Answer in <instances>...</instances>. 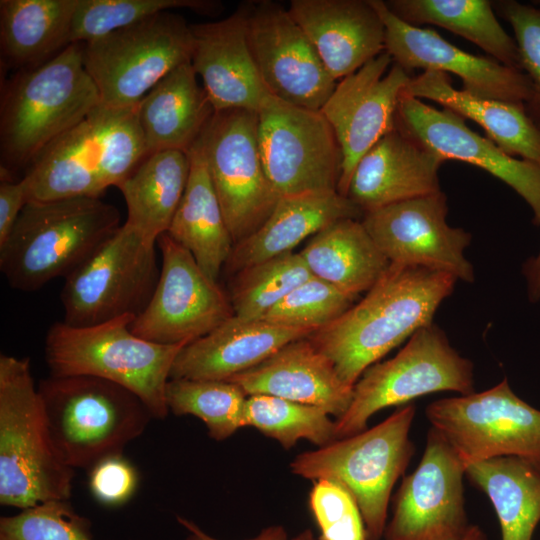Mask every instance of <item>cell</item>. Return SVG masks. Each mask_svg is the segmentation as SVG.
<instances>
[{"instance_id":"cell-5","label":"cell","mask_w":540,"mask_h":540,"mask_svg":"<svg viewBox=\"0 0 540 540\" xmlns=\"http://www.w3.org/2000/svg\"><path fill=\"white\" fill-rule=\"evenodd\" d=\"M74 469L57 454L28 357L0 355V503L68 500Z\"/></svg>"},{"instance_id":"cell-30","label":"cell","mask_w":540,"mask_h":540,"mask_svg":"<svg viewBox=\"0 0 540 540\" xmlns=\"http://www.w3.org/2000/svg\"><path fill=\"white\" fill-rule=\"evenodd\" d=\"M186 153L190 163L188 181L166 233L193 255L208 277L217 281L234 243L212 183L201 136Z\"/></svg>"},{"instance_id":"cell-2","label":"cell","mask_w":540,"mask_h":540,"mask_svg":"<svg viewBox=\"0 0 540 540\" xmlns=\"http://www.w3.org/2000/svg\"><path fill=\"white\" fill-rule=\"evenodd\" d=\"M138 105L99 104L45 147L22 177L29 201L100 197L118 187L146 158Z\"/></svg>"},{"instance_id":"cell-41","label":"cell","mask_w":540,"mask_h":540,"mask_svg":"<svg viewBox=\"0 0 540 540\" xmlns=\"http://www.w3.org/2000/svg\"><path fill=\"white\" fill-rule=\"evenodd\" d=\"M0 540H94L90 521L68 500H49L0 519Z\"/></svg>"},{"instance_id":"cell-33","label":"cell","mask_w":540,"mask_h":540,"mask_svg":"<svg viewBox=\"0 0 540 540\" xmlns=\"http://www.w3.org/2000/svg\"><path fill=\"white\" fill-rule=\"evenodd\" d=\"M190 163L186 152L162 150L146 156L118 189L127 206V220L147 240L170 227L184 194Z\"/></svg>"},{"instance_id":"cell-31","label":"cell","mask_w":540,"mask_h":540,"mask_svg":"<svg viewBox=\"0 0 540 540\" xmlns=\"http://www.w3.org/2000/svg\"><path fill=\"white\" fill-rule=\"evenodd\" d=\"M312 276L354 300L384 275L390 261L359 219L345 218L312 236L299 252Z\"/></svg>"},{"instance_id":"cell-10","label":"cell","mask_w":540,"mask_h":540,"mask_svg":"<svg viewBox=\"0 0 540 540\" xmlns=\"http://www.w3.org/2000/svg\"><path fill=\"white\" fill-rule=\"evenodd\" d=\"M193 33L186 19L161 12L83 44L84 66L101 104L133 107L167 74L189 63Z\"/></svg>"},{"instance_id":"cell-38","label":"cell","mask_w":540,"mask_h":540,"mask_svg":"<svg viewBox=\"0 0 540 540\" xmlns=\"http://www.w3.org/2000/svg\"><path fill=\"white\" fill-rule=\"evenodd\" d=\"M245 426L256 428L285 449L303 439L318 448L336 440L335 421L324 409L266 394L247 396Z\"/></svg>"},{"instance_id":"cell-35","label":"cell","mask_w":540,"mask_h":540,"mask_svg":"<svg viewBox=\"0 0 540 540\" xmlns=\"http://www.w3.org/2000/svg\"><path fill=\"white\" fill-rule=\"evenodd\" d=\"M388 8L413 26L432 24L474 43L490 57L521 70L519 51L495 17L488 0H390Z\"/></svg>"},{"instance_id":"cell-12","label":"cell","mask_w":540,"mask_h":540,"mask_svg":"<svg viewBox=\"0 0 540 540\" xmlns=\"http://www.w3.org/2000/svg\"><path fill=\"white\" fill-rule=\"evenodd\" d=\"M425 413L465 466L515 456L540 468V410L518 397L506 378L483 392L434 401Z\"/></svg>"},{"instance_id":"cell-4","label":"cell","mask_w":540,"mask_h":540,"mask_svg":"<svg viewBox=\"0 0 540 540\" xmlns=\"http://www.w3.org/2000/svg\"><path fill=\"white\" fill-rule=\"evenodd\" d=\"M120 212L100 197L29 201L0 245L10 287L32 292L66 278L119 229Z\"/></svg>"},{"instance_id":"cell-20","label":"cell","mask_w":540,"mask_h":540,"mask_svg":"<svg viewBox=\"0 0 540 540\" xmlns=\"http://www.w3.org/2000/svg\"><path fill=\"white\" fill-rule=\"evenodd\" d=\"M396 127L444 161L477 166L506 183L530 206L534 224L540 225L539 165L507 154L489 138L471 130L453 111L436 109L403 92Z\"/></svg>"},{"instance_id":"cell-22","label":"cell","mask_w":540,"mask_h":540,"mask_svg":"<svg viewBox=\"0 0 540 540\" xmlns=\"http://www.w3.org/2000/svg\"><path fill=\"white\" fill-rule=\"evenodd\" d=\"M252 1L229 16L191 25V64L215 111L241 108L258 112L270 94L255 64L248 40Z\"/></svg>"},{"instance_id":"cell-47","label":"cell","mask_w":540,"mask_h":540,"mask_svg":"<svg viewBox=\"0 0 540 540\" xmlns=\"http://www.w3.org/2000/svg\"><path fill=\"white\" fill-rule=\"evenodd\" d=\"M527 283L528 297L531 302L540 300V251L537 256L529 258L522 267Z\"/></svg>"},{"instance_id":"cell-29","label":"cell","mask_w":540,"mask_h":540,"mask_svg":"<svg viewBox=\"0 0 540 540\" xmlns=\"http://www.w3.org/2000/svg\"><path fill=\"white\" fill-rule=\"evenodd\" d=\"M404 94L428 99L478 124L503 151L540 166V129L524 104L487 99L453 87L449 74L423 71L412 78Z\"/></svg>"},{"instance_id":"cell-15","label":"cell","mask_w":540,"mask_h":540,"mask_svg":"<svg viewBox=\"0 0 540 540\" xmlns=\"http://www.w3.org/2000/svg\"><path fill=\"white\" fill-rule=\"evenodd\" d=\"M161 267L147 307L135 317V335L163 345H187L234 316L229 294L167 233L157 239Z\"/></svg>"},{"instance_id":"cell-27","label":"cell","mask_w":540,"mask_h":540,"mask_svg":"<svg viewBox=\"0 0 540 540\" xmlns=\"http://www.w3.org/2000/svg\"><path fill=\"white\" fill-rule=\"evenodd\" d=\"M363 211L337 191L282 196L266 221L236 243L225 264L231 273L292 252L301 241L333 222L359 219Z\"/></svg>"},{"instance_id":"cell-19","label":"cell","mask_w":540,"mask_h":540,"mask_svg":"<svg viewBox=\"0 0 540 540\" xmlns=\"http://www.w3.org/2000/svg\"><path fill=\"white\" fill-rule=\"evenodd\" d=\"M447 197L436 194L394 203L361 220L390 263L419 266L472 282L474 271L464 250L471 235L446 222Z\"/></svg>"},{"instance_id":"cell-7","label":"cell","mask_w":540,"mask_h":540,"mask_svg":"<svg viewBox=\"0 0 540 540\" xmlns=\"http://www.w3.org/2000/svg\"><path fill=\"white\" fill-rule=\"evenodd\" d=\"M37 388L53 446L73 469L122 454L153 418L138 396L105 379L49 376Z\"/></svg>"},{"instance_id":"cell-6","label":"cell","mask_w":540,"mask_h":540,"mask_svg":"<svg viewBox=\"0 0 540 540\" xmlns=\"http://www.w3.org/2000/svg\"><path fill=\"white\" fill-rule=\"evenodd\" d=\"M135 319L125 315L87 327L54 323L45 337L50 376H93L118 384L146 405L153 418L169 409L166 386L184 344L163 345L145 340L130 329Z\"/></svg>"},{"instance_id":"cell-44","label":"cell","mask_w":540,"mask_h":540,"mask_svg":"<svg viewBox=\"0 0 540 540\" xmlns=\"http://www.w3.org/2000/svg\"><path fill=\"white\" fill-rule=\"evenodd\" d=\"M138 474L122 454L106 457L89 469L92 495L107 506L126 503L135 493Z\"/></svg>"},{"instance_id":"cell-8","label":"cell","mask_w":540,"mask_h":540,"mask_svg":"<svg viewBox=\"0 0 540 540\" xmlns=\"http://www.w3.org/2000/svg\"><path fill=\"white\" fill-rule=\"evenodd\" d=\"M415 413L413 404L403 405L370 429L303 452L290 463L291 472L343 485L358 505L367 540H380L391 491L415 452L409 437Z\"/></svg>"},{"instance_id":"cell-17","label":"cell","mask_w":540,"mask_h":540,"mask_svg":"<svg viewBox=\"0 0 540 540\" xmlns=\"http://www.w3.org/2000/svg\"><path fill=\"white\" fill-rule=\"evenodd\" d=\"M411 77L382 52L342 78L320 109L331 125L342 153L337 192L347 197L362 156L396 128L400 96Z\"/></svg>"},{"instance_id":"cell-32","label":"cell","mask_w":540,"mask_h":540,"mask_svg":"<svg viewBox=\"0 0 540 540\" xmlns=\"http://www.w3.org/2000/svg\"><path fill=\"white\" fill-rule=\"evenodd\" d=\"M78 0H1L2 62L26 69L39 65L71 44Z\"/></svg>"},{"instance_id":"cell-24","label":"cell","mask_w":540,"mask_h":540,"mask_svg":"<svg viewBox=\"0 0 540 540\" xmlns=\"http://www.w3.org/2000/svg\"><path fill=\"white\" fill-rule=\"evenodd\" d=\"M445 161L397 127L359 160L347 197L363 213L441 192L438 172Z\"/></svg>"},{"instance_id":"cell-23","label":"cell","mask_w":540,"mask_h":540,"mask_svg":"<svg viewBox=\"0 0 540 540\" xmlns=\"http://www.w3.org/2000/svg\"><path fill=\"white\" fill-rule=\"evenodd\" d=\"M288 10L336 81L385 51V25L371 0H291Z\"/></svg>"},{"instance_id":"cell-48","label":"cell","mask_w":540,"mask_h":540,"mask_svg":"<svg viewBox=\"0 0 540 540\" xmlns=\"http://www.w3.org/2000/svg\"><path fill=\"white\" fill-rule=\"evenodd\" d=\"M463 540H488V537L478 525H471Z\"/></svg>"},{"instance_id":"cell-45","label":"cell","mask_w":540,"mask_h":540,"mask_svg":"<svg viewBox=\"0 0 540 540\" xmlns=\"http://www.w3.org/2000/svg\"><path fill=\"white\" fill-rule=\"evenodd\" d=\"M0 245L5 242L28 202L27 187L21 178L0 170Z\"/></svg>"},{"instance_id":"cell-43","label":"cell","mask_w":540,"mask_h":540,"mask_svg":"<svg viewBox=\"0 0 540 540\" xmlns=\"http://www.w3.org/2000/svg\"><path fill=\"white\" fill-rule=\"evenodd\" d=\"M496 7L514 31L521 70L528 76L532 89L524 108L540 129V7L514 0L498 1Z\"/></svg>"},{"instance_id":"cell-9","label":"cell","mask_w":540,"mask_h":540,"mask_svg":"<svg viewBox=\"0 0 540 540\" xmlns=\"http://www.w3.org/2000/svg\"><path fill=\"white\" fill-rule=\"evenodd\" d=\"M442 391L474 393V366L431 323L417 330L393 358L363 372L353 387L349 408L335 420L336 440L364 431L380 410Z\"/></svg>"},{"instance_id":"cell-28","label":"cell","mask_w":540,"mask_h":540,"mask_svg":"<svg viewBox=\"0 0 540 540\" xmlns=\"http://www.w3.org/2000/svg\"><path fill=\"white\" fill-rule=\"evenodd\" d=\"M215 113L191 62L161 79L138 104V119L147 154L187 152Z\"/></svg>"},{"instance_id":"cell-21","label":"cell","mask_w":540,"mask_h":540,"mask_svg":"<svg viewBox=\"0 0 540 540\" xmlns=\"http://www.w3.org/2000/svg\"><path fill=\"white\" fill-rule=\"evenodd\" d=\"M371 2L385 25V51L406 72L421 68L452 73L462 80V89L475 96L518 104L529 100L531 82L523 71L468 53L434 30L404 22L385 1Z\"/></svg>"},{"instance_id":"cell-13","label":"cell","mask_w":540,"mask_h":540,"mask_svg":"<svg viewBox=\"0 0 540 540\" xmlns=\"http://www.w3.org/2000/svg\"><path fill=\"white\" fill-rule=\"evenodd\" d=\"M257 113L261 159L280 197L337 191L342 153L320 110L269 94Z\"/></svg>"},{"instance_id":"cell-18","label":"cell","mask_w":540,"mask_h":540,"mask_svg":"<svg viewBox=\"0 0 540 540\" xmlns=\"http://www.w3.org/2000/svg\"><path fill=\"white\" fill-rule=\"evenodd\" d=\"M248 40L270 94L311 110L323 107L337 81L288 8L270 0L252 1Z\"/></svg>"},{"instance_id":"cell-46","label":"cell","mask_w":540,"mask_h":540,"mask_svg":"<svg viewBox=\"0 0 540 540\" xmlns=\"http://www.w3.org/2000/svg\"><path fill=\"white\" fill-rule=\"evenodd\" d=\"M178 522L188 531L184 540H218L204 532L194 522L177 516ZM248 540H290L283 526L273 525L264 528L258 535Z\"/></svg>"},{"instance_id":"cell-49","label":"cell","mask_w":540,"mask_h":540,"mask_svg":"<svg viewBox=\"0 0 540 540\" xmlns=\"http://www.w3.org/2000/svg\"><path fill=\"white\" fill-rule=\"evenodd\" d=\"M291 540H315V538L310 529H305Z\"/></svg>"},{"instance_id":"cell-14","label":"cell","mask_w":540,"mask_h":540,"mask_svg":"<svg viewBox=\"0 0 540 540\" xmlns=\"http://www.w3.org/2000/svg\"><path fill=\"white\" fill-rule=\"evenodd\" d=\"M201 139L235 245L266 221L280 198L261 159L258 113L241 108L215 111Z\"/></svg>"},{"instance_id":"cell-36","label":"cell","mask_w":540,"mask_h":540,"mask_svg":"<svg viewBox=\"0 0 540 540\" xmlns=\"http://www.w3.org/2000/svg\"><path fill=\"white\" fill-rule=\"evenodd\" d=\"M246 400L242 388L227 380L169 379L166 386L169 412L201 419L216 441L245 427Z\"/></svg>"},{"instance_id":"cell-1","label":"cell","mask_w":540,"mask_h":540,"mask_svg":"<svg viewBox=\"0 0 540 540\" xmlns=\"http://www.w3.org/2000/svg\"><path fill=\"white\" fill-rule=\"evenodd\" d=\"M456 281L444 272L391 263L361 301L307 337L354 387L368 367L432 323Z\"/></svg>"},{"instance_id":"cell-34","label":"cell","mask_w":540,"mask_h":540,"mask_svg":"<svg viewBox=\"0 0 540 540\" xmlns=\"http://www.w3.org/2000/svg\"><path fill=\"white\" fill-rule=\"evenodd\" d=\"M469 481L489 498L502 540H532L540 522V468L515 456L466 465Z\"/></svg>"},{"instance_id":"cell-11","label":"cell","mask_w":540,"mask_h":540,"mask_svg":"<svg viewBox=\"0 0 540 540\" xmlns=\"http://www.w3.org/2000/svg\"><path fill=\"white\" fill-rule=\"evenodd\" d=\"M157 243L124 223L86 262L65 278L64 321L75 327L138 316L158 283Z\"/></svg>"},{"instance_id":"cell-40","label":"cell","mask_w":540,"mask_h":540,"mask_svg":"<svg viewBox=\"0 0 540 540\" xmlns=\"http://www.w3.org/2000/svg\"><path fill=\"white\" fill-rule=\"evenodd\" d=\"M353 301L333 285L312 276L286 295L262 320L315 331L339 318Z\"/></svg>"},{"instance_id":"cell-37","label":"cell","mask_w":540,"mask_h":540,"mask_svg":"<svg viewBox=\"0 0 540 540\" xmlns=\"http://www.w3.org/2000/svg\"><path fill=\"white\" fill-rule=\"evenodd\" d=\"M229 297L234 316L262 320L286 295L312 277L300 253L270 258L237 273Z\"/></svg>"},{"instance_id":"cell-42","label":"cell","mask_w":540,"mask_h":540,"mask_svg":"<svg viewBox=\"0 0 540 540\" xmlns=\"http://www.w3.org/2000/svg\"><path fill=\"white\" fill-rule=\"evenodd\" d=\"M309 508L319 528L318 540H367L358 505L340 483L329 479L314 481Z\"/></svg>"},{"instance_id":"cell-16","label":"cell","mask_w":540,"mask_h":540,"mask_svg":"<svg viewBox=\"0 0 540 540\" xmlns=\"http://www.w3.org/2000/svg\"><path fill=\"white\" fill-rule=\"evenodd\" d=\"M466 466L435 428L417 468L394 496L384 540H463L470 524L463 478Z\"/></svg>"},{"instance_id":"cell-39","label":"cell","mask_w":540,"mask_h":540,"mask_svg":"<svg viewBox=\"0 0 540 540\" xmlns=\"http://www.w3.org/2000/svg\"><path fill=\"white\" fill-rule=\"evenodd\" d=\"M178 9L212 16L220 13L222 4L214 0H78L71 43L84 44L161 12Z\"/></svg>"},{"instance_id":"cell-50","label":"cell","mask_w":540,"mask_h":540,"mask_svg":"<svg viewBox=\"0 0 540 540\" xmlns=\"http://www.w3.org/2000/svg\"><path fill=\"white\" fill-rule=\"evenodd\" d=\"M536 3H537V5H540V1H539V2H536Z\"/></svg>"},{"instance_id":"cell-3","label":"cell","mask_w":540,"mask_h":540,"mask_svg":"<svg viewBox=\"0 0 540 540\" xmlns=\"http://www.w3.org/2000/svg\"><path fill=\"white\" fill-rule=\"evenodd\" d=\"M83 62V44L71 43L49 60L20 70L4 87L0 107V169H27L51 142L99 104Z\"/></svg>"},{"instance_id":"cell-25","label":"cell","mask_w":540,"mask_h":540,"mask_svg":"<svg viewBox=\"0 0 540 540\" xmlns=\"http://www.w3.org/2000/svg\"><path fill=\"white\" fill-rule=\"evenodd\" d=\"M227 381L240 386L247 396L266 394L313 405L336 418L347 411L353 397V386L340 378L333 363L308 337L284 345Z\"/></svg>"},{"instance_id":"cell-26","label":"cell","mask_w":540,"mask_h":540,"mask_svg":"<svg viewBox=\"0 0 540 540\" xmlns=\"http://www.w3.org/2000/svg\"><path fill=\"white\" fill-rule=\"evenodd\" d=\"M313 330L232 316L207 335L185 345L170 379L228 380L260 364L284 345Z\"/></svg>"}]
</instances>
